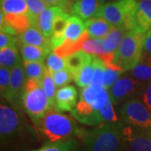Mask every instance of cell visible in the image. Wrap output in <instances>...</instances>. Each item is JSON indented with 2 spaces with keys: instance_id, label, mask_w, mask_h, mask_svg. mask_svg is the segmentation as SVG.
Here are the masks:
<instances>
[{
  "instance_id": "cell-10",
  "label": "cell",
  "mask_w": 151,
  "mask_h": 151,
  "mask_svg": "<svg viewBox=\"0 0 151 151\" xmlns=\"http://www.w3.org/2000/svg\"><path fill=\"white\" fill-rule=\"evenodd\" d=\"M21 127V120L18 113L4 103L0 106V134L2 141L10 139L17 134Z\"/></svg>"
},
{
  "instance_id": "cell-3",
  "label": "cell",
  "mask_w": 151,
  "mask_h": 151,
  "mask_svg": "<svg viewBox=\"0 0 151 151\" xmlns=\"http://www.w3.org/2000/svg\"><path fill=\"white\" fill-rule=\"evenodd\" d=\"M122 121L106 123L85 130L82 139L86 151H122L123 144Z\"/></svg>"
},
{
  "instance_id": "cell-29",
  "label": "cell",
  "mask_w": 151,
  "mask_h": 151,
  "mask_svg": "<svg viewBox=\"0 0 151 151\" xmlns=\"http://www.w3.org/2000/svg\"><path fill=\"white\" fill-rule=\"evenodd\" d=\"M28 5L27 14L31 23V26L37 28L38 19L46 8L50 6L44 0H25Z\"/></svg>"
},
{
  "instance_id": "cell-14",
  "label": "cell",
  "mask_w": 151,
  "mask_h": 151,
  "mask_svg": "<svg viewBox=\"0 0 151 151\" xmlns=\"http://www.w3.org/2000/svg\"><path fill=\"white\" fill-rule=\"evenodd\" d=\"M151 29V0H139L135 15V31L145 34Z\"/></svg>"
},
{
  "instance_id": "cell-8",
  "label": "cell",
  "mask_w": 151,
  "mask_h": 151,
  "mask_svg": "<svg viewBox=\"0 0 151 151\" xmlns=\"http://www.w3.org/2000/svg\"><path fill=\"white\" fill-rule=\"evenodd\" d=\"M145 85L132 76H123L109 88L110 99L114 106L123 105L130 99L139 97Z\"/></svg>"
},
{
  "instance_id": "cell-40",
  "label": "cell",
  "mask_w": 151,
  "mask_h": 151,
  "mask_svg": "<svg viewBox=\"0 0 151 151\" xmlns=\"http://www.w3.org/2000/svg\"><path fill=\"white\" fill-rule=\"evenodd\" d=\"M141 101L145 104V106L151 112V81L145 84L140 93Z\"/></svg>"
},
{
  "instance_id": "cell-42",
  "label": "cell",
  "mask_w": 151,
  "mask_h": 151,
  "mask_svg": "<svg viewBox=\"0 0 151 151\" xmlns=\"http://www.w3.org/2000/svg\"><path fill=\"white\" fill-rule=\"evenodd\" d=\"M49 6H57L65 9L67 4H69V0H44ZM65 11V10H64Z\"/></svg>"
},
{
  "instance_id": "cell-15",
  "label": "cell",
  "mask_w": 151,
  "mask_h": 151,
  "mask_svg": "<svg viewBox=\"0 0 151 151\" xmlns=\"http://www.w3.org/2000/svg\"><path fill=\"white\" fill-rule=\"evenodd\" d=\"M70 16L69 14L65 13L64 9H61L55 18L54 24H53V35L50 38V46L52 50H54L55 49L61 45L65 41V39L64 36V33H65V28L67 26V23Z\"/></svg>"
},
{
  "instance_id": "cell-26",
  "label": "cell",
  "mask_w": 151,
  "mask_h": 151,
  "mask_svg": "<svg viewBox=\"0 0 151 151\" xmlns=\"http://www.w3.org/2000/svg\"><path fill=\"white\" fill-rule=\"evenodd\" d=\"M21 59L17 49V45H12L1 49L0 50V64L1 66L11 70L15 65L21 63Z\"/></svg>"
},
{
  "instance_id": "cell-24",
  "label": "cell",
  "mask_w": 151,
  "mask_h": 151,
  "mask_svg": "<svg viewBox=\"0 0 151 151\" xmlns=\"http://www.w3.org/2000/svg\"><path fill=\"white\" fill-rule=\"evenodd\" d=\"M128 32L129 30L124 28L113 26L104 38V49L106 53L115 52Z\"/></svg>"
},
{
  "instance_id": "cell-41",
  "label": "cell",
  "mask_w": 151,
  "mask_h": 151,
  "mask_svg": "<svg viewBox=\"0 0 151 151\" xmlns=\"http://www.w3.org/2000/svg\"><path fill=\"white\" fill-rule=\"evenodd\" d=\"M144 52L151 55V29L145 33L144 38Z\"/></svg>"
},
{
  "instance_id": "cell-34",
  "label": "cell",
  "mask_w": 151,
  "mask_h": 151,
  "mask_svg": "<svg viewBox=\"0 0 151 151\" xmlns=\"http://www.w3.org/2000/svg\"><path fill=\"white\" fill-rule=\"evenodd\" d=\"M82 50L92 55L101 56L106 54L104 49V39H92L90 38L84 43Z\"/></svg>"
},
{
  "instance_id": "cell-17",
  "label": "cell",
  "mask_w": 151,
  "mask_h": 151,
  "mask_svg": "<svg viewBox=\"0 0 151 151\" xmlns=\"http://www.w3.org/2000/svg\"><path fill=\"white\" fill-rule=\"evenodd\" d=\"M6 24L15 32L20 35L31 26V23L27 14H9L0 13V25Z\"/></svg>"
},
{
  "instance_id": "cell-16",
  "label": "cell",
  "mask_w": 151,
  "mask_h": 151,
  "mask_svg": "<svg viewBox=\"0 0 151 151\" xmlns=\"http://www.w3.org/2000/svg\"><path fill=\"white\" fill-rule=\"evenodd\" d=\"M86 29L92 39H104L113 25L103 17H93L85 21Z\"/></svg>"
},
{
  "instance_id": "cell-37",
  "label": "cell",
  "mask_w": 151,
  "mask_h": 151,
  "mask_svg": "<svg viewBox=\"0 0 151 151\" xmlns=\"http://www.w3.org/2000/svg\"><path fill=\"white\" fill-rule=\"evenodd\" d=\"M52 76L55 86L57 88H61L63 86H67L71 81L75 80L74 74L66 67L59 71H55L52 73Z\"/></svg>"
},
{
  "instance_id": "cell-19",
  "label": "cell",
  "mask_w": 151,
  "mask_h": 151,
  "mask_svg": "<svg viewBox=\"0 0 151 151\" xmlns=\"http://www.w3.org/2000/svg\"><path fill=\"white\" fill-rule=\"evenodd\" d=\"M18 38H19V42L20 43L32 45L35 46L50 49L52 50L50 46V38L45 36L42 32L40 29H38L37 28L30 26L24 32L20 34Z\"/></svg>"
},
{
  "instance_id": "cell-4",
  "label": "cell",
  "mask_w": 151,
  "mask_h": 151,
  "mask_svg": "<svg viewBox=\"0 0 151 151\" xmlns=\"http://www.w3.org/2000/svg\"><path fill=\"white\" fill-rule=\"evenodd\" d=\"M20 101L25 113L36 126L49 109L52 108L42 88L41 81L35 79L26 80Z\"/></svg>"
},
{
  "instance_id": "cell-39",
  "label": "cell",
  "mask_w": 151,
  "mask_h": 151,
  "mask_svg": "<svg viewBox=\"0 0 151 151\" xmlns=\"http://www.w3.org/2000/svg\"><path fill=\"white\" fill-rule=\"evenodd\" d=\"M18 44L19 38L16 37V35H12L4 32L0 33V49H4L12 45H17Z\"/></svg>"
},
{
  "instance_id": "cell-5",
  "label": "cell",
  "mask_w": 151,
  "mask_h": 151,
  "mask_svg": "<svg viewBox=\"0 0 151 151\" xmlns=\"http://www.w3.org/2000/svg\"><path fill=\"white\" fill-rule=\"evenodd\" d=\"M138 9L137 0H115L104 4L96 17H103L113 26L134 29L135 15Z\"/></svg>"
},
{
  "instance_id": "cell-27",
  "label": "cell",
  "mask_w": 151,
  "mask_h": 151,
  "mask_svg": "<svg viewBox=\"0 0 151 151\" xmlns=\"http://www.w3.org/2000/svg\"><path fill=\"white\" fill-rule=\"evenodd\" d=\"M95 71V59L92 55V59L83 68H81L75 75V82L77 86L81 88L91 85Z\"/></svg>"
},
{
  "instance_id": "cell-33",
  "label": "cell",
  "mask_w": 151,
  "mask_h": 151,
  "mask_svg": "<svg viewBox=\"0 0 151 151\" xmlns=\"http://www.w3.org/2000/svg\"><path fill=\"white\" fill-rule=\"evenodd\" d=\"M76 145H78V143L76 139L48 142L41 148L32 151H69Z\"/></svg>"
},
{
  "instance_id": "cell-2",
  "label": "cell",
  "mask_w": 151,
  "mask_h": 151,
  "mask_svg": "<svg viewBox=\"0 0 151 151\" xmlns=\"http://www.w3.org/2000/svg\"><path fill=\"white\" fill-rule=\"evenodd\" d=\"M37 128L48 142L74 139V137L82 138L85 133V130L76 125L74 118L56 108L49 109Z\"/></svg>"
},
{
  "instance_id": "cell-13",
  "label": "cell",
  "mask_w": 151,
  "mask_h": 151,
  "mask_svg": "<svg viewBox=\"0 0 151 151\" xmlns=\"http://www.w3.org/2000/svg\"><path fill=\"white\" fill-rule=\"evenodd\" d=\"M104 4V0H75L72 5V14L86 20L97 16Z\"/></svg>"
},
{
  "instance_id": "cell-25",
  "label": "cell",
  "mask_w": 151,
  "mask_h": 151,
  "mask_svg": "<svg viewBox=\"0 0 151 151\" xmlns=\"http://www.w3.org/2000/svg\"><path fill=\"white\" fill-rule=\"evenodd\" d=\"M86 30V24L83 19L76 15H70L65 28L64 36L65 40L67 39L75 41L81 37Z\"/></svg>"
},
{
  "instance_id": "cell-28",
  "label": "cell",
  "mask_w": 151,
  "mask_h": 151,
  "mask_svg": "<svg viewBox=\"0 0 151 151\" xmlns=\"http://www.w3.org/2000/svg\"><path fill=\"white\" fill-rule=\"evenodd\" d=\"M23 64L27 79H35L41 81L47 69L44 62L23 60Z\"/></svg>"
},
{
  "instance_id": "cell-18",
  "label": "cell",
  "mask_w": 151,
  "mask_h": 151,
  "mask_svg": "<svg viewBox=\"0 0 151 151\" xmlns=\"http://www.w3.org/2000/svg\"><path fill=\"white\" fill-rule=\"evenodd\" d=\"M129 71L130 76L141 84L149 83L151 81V55L144 52L138 64Z\"/></svg>"
},
{
  "instance_id": "cell-12",
  "label": "cell",
  "mask_w": 151,
  "mask_h": 151,
  "mask_svg": "<svg viewBox=\"0 0 151 151\" xmlns=\"http://www.w3.org/2000/svg\"><path fill=\"white\" fill-rule=\"evenodd\" d=\"M78 92L74 86H65L59 88L55 95L56 108L62 112H71L76 108L78 100Z\"/></svg>"
},
{
  "instance_id": "cell-31",
  "label": "cell",
  "mask_w": 151,
  "mask_h": 151,
  "mask_svg": "<svg viewBox=\"0 0 151 151\" xmlns=\"http://www.w3.org/2000/svg\"><path fill=\"white\" fill-rule=\"evenodd\" d=\"M104 86L109 89L125 71L114 62L104 63Z\"/></svg>"
},
{
  "instance_id": "cell-36",
  "label": "cell",
  "mask_w": 151,
  "mask_h": 151,
  "mask_svg": "<svg viewBox=\"0 0 151 151\" xmlns=\"http://www.w3.org/2000/svg\"><path fill=\"white\" fill-rule=\"evenodd\" d=\"M45 66L47 70L52 74L55 71H59L66 67L65 65V60L63 57H60L54 51H51L45 58Z\"/></svg>"
},
{
  "instance_id": "cell-23",
  "label": "cell",
  "mask_w": 151,
  "mask_h": 151,
  "mask_svg": "<svg viewBox=\"0 0 151 151\" xmlns=\"http://www.w3.org/2000/svg\"><path fill=\"white\" fill-rule=\"evenodd\" d=\"M92 59V54H89L84 50H78L65 57V65L66 68L69 69L75 76L81 68L90 62Z\"/></svg>"
},
{
  "instance_id": "cell-22",
  "label": "cell",
  "mask_w": 151,
  "mask_h": 151,
  "mask_svg": "<svg viewBox=\"0 0 151 151\" xmlns=\"http://www.w3.org/2000/svg\"><path fill=\"white\" fill-rule=\"evenodd\" d=\"M90 35L87 31H85L81 35V36L78 40H65V41L63 42V44L61 45L58 46L57 48H55L53 50L55 54H56L57 55H59L60 57L65 58L68 55L75 53L78 50H82V46L84 43L86 42L87 40L90 39Z\"/></svg>"
},
{
  "instance_id": "cell-7",
  "label": "cell",
  "mask_w": 151,
  "mask_h": 151,
  "mask_svg": "<svg viewBox=\"0 0 151 151\" xmlns=\"http://www.w3.org/2000/svg\"><path fill=\"white\" fill-rule=\"evenodd\" d=\"M120 116L124 124L151 129V112L139 97L124 103L120 109Z\"/></svg>"
},
{
  "instance_id": "cell-6",
  "label": "cell",
  "mask_w": 151,
  "mask_h": 151,
  "mask_svg": "<svg viewBox=\"0 0 151 151\" xmlns=\"http://www.w3.org/2000/svg\"><path fill=\"white\" fill-rule=\"evenodd\" d=\"M145 34L130 30L114 52V60L124 71L132 70L140 60L144 53Z\"/></svg>"
},
{
  "instance_id": "cell-21",
  "label": "cell",
  "mask_w": 151,
  "mask_h": 151,
  "mask_svg": "<svg viewBox=\"0 0 151 151\" xmlns=\"http://www.w3.org/2000/svg\"><path fill=\"white\" fill-rule=\"evenodd\" d=\"M19 51L23 60L26 61H41L44 62L46 56L52 50L50 49L35 46L32 45H27L19 42Z\"/></svg>"
},
{
  "instance_id": "cell-32",
  "label": "cell",
  "mask_w": 151,
  "mask_h": 151,
  "mask_svg": "<svg viewBox=\"0 0 151 151\" xmlns=\"http://www.w3.org/2000/svg\"><path fill=\"white\" fill-rule=\"evenodd\" d=\"M41 86H42L44 92L48 97L49 101L51 104V107L56 108V105H55V95H56L55 87L56 86L53 80L52 74L47 69H46L44 77L41 80Z\"/></svg>"
},
{
  "instance_id": "cell-30",
  "label": "cell",
  "mask_w": 151,
  "mask_h": 151,
  "mask_svg": "<svg viewBox=\"0 0 151 151\" xmlns=\"http://www.w3.org/2000/svg\"><path fill=\"white\" fill-rule=\"evenodd\" d=\"M1 12L9 14H27L28 5L25 0H0Z\"/></svg>"
},
{
  "instance_id": "cell-35",
  "label": "cell",
  "mask_w": 151,
  "mask_h": 151,
  "mask_svg": "<svg viewBox=\"0 0 151 151\" xmlns=\"http://www.w3.org/2000/svg\"><path fill=\"white\" fill-rule=\"evenodd\" d=\"M95 59V71L91 82V86L96 88H101L104 86V69L105 65L103 60L100 59L97 55H94Z\"/></svg>"
},
{
  "instance_id": "cell-38",
  "label": "cell",
  "mask_w": 151,
  "mask_h": 151,
  "mask_svg": "<svg viewBox=\"0 0 151 151\" xmlns=\"http://www.w3.org/2000/svg\"><path fill=\"white\" fill-rule=\"evenodd\" d=\"M10 91V70L1 66L0 67V93L1 97L9 101Z\"/></svg>"
},
{
  "instance_id": "cell-43",
  "label": "cell",
  "mask_w": 151,
  "mask_h": 151,
  "mask_svg": "<svg viewBox=\"0 0 151 151\" xmlns=\"http://www.w3.org/2000/svg\"><path fill=\"white\" fill-rule=\"evenodd\" d=\"M77 146H78V145L74 146V147H73L72 149H70V150L69 151H78V149H77Z\"/></svg>"
},
{
  "instance_id": "cell-1",
  "label": "cell",
  "mask_w": 151,
  "mask_h": 151,
  "mask_svg": "<svg viewBox=\"0 0 151 151\" xmlns=\"http://www.w3.org/2000/svg\"><path fill=\"white\" fill-rule=\"evenodd\" d=\"M113 106L108 89L103 86L99 97L95 102L86 103L79 100L70 113L72 117L81 124L98 126L106 123L119 121Z\"/></svg>"
},
{
  "instance_id": "cell-9",
  "label": "cell",
  "mask_w": 151,
  "mask_h": 151,
  "mask_svg": "<svg viewBox=\"0 0 151 151\" xmlns=\"http://www.w3.org/2000/svg\"><path fill=\"white\" fill-rule=\"evenodd\" d=\"M123 144L125 151H151V129L124 124Z\"/></svg>"
},
{
  "instance_id": "cell-11",
  "label": "cell",
  "mask_w": 151,
  "mask_h": 151,
  "mask_svg": "<svg viewBox=\"0 0 151 151\" xmlns=\"http://www.w3.org/2000/svg\"><path fill=\"white\" fill-rule=\"evenodd\" d=\"M26 75L23 62L16 65L10 70V91L9 102L15 103L21 98L22 92L26 82Z\"/></svg>"
},
{
  "instance_id": "cell-44",
  "label": "cell",
  "mask_w": 151,
  "mask_h": 151,
  "mask_svg": "<svg viewBox=\"0 0 151 151\" xmlns=\"http://www.w3.org/2000/svg\"><path fill=\"white\" fill-rule=\"evenodd\" d=\"M104 1H105V0H104Z\"/></svg>"
},
{
  "instance_id": "cell-20",
  "label": "cell",
  "mask_w": 151,
  "mask_h": 151,
  "mask_svg": "<svg viewBox=\"0 0 151 151\" xmlns=\"http://www.w3.org/2000/svg\"><path fill=\"white\" fill-rule=\"evenodd\" d=\"M63 9L57 6H50L41 13L38 19L37 29L46 37L50 38L53 35L55 18L60 11Z\"/></svg>"
}]
</instances>
